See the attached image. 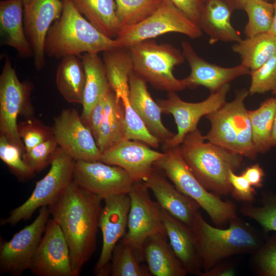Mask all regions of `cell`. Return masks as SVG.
Masks as SVG:
<instances>
[{
  "instance_id": "1",
  "label": "cell",
  "mask_w": 276,
  "mask_h": 276,
  "mask_svg": "<svg viewBox=\"0 0 276 276\" xmlns=\"http://www.w3.org/2000/svg\"><path fill=\"white\" fill-rule=\"evenodd\" d=\"M102 200L73 180L48 206L67 242L73 276L80 275L96 250Z\"/></svg>"
},
{
  "instance_id": "2",
  "label": "cell",
  "mask_w": 276,
  "mask_h": 276,
  "mask_svg": "<svg viewBox=\"0 0 276 276\" xmlns=\"http://www.w3.org/2000/svg\"><path fill=\"white\" fill-rule=\"evenodd\" d=\"M179 147L189 168L204 188L218 195L232 192L229 172L242 166V155L206 141L198 129L188 133Z\"/></svg>"
},
{
  "instance_id": "3",
  "label": "cell",
  "mask_w": 276,
  "mask_h": 276,
  "mask_svg": "<svg viewBox=\"0 0 276 276\" xmlns=\"http://www.w3.org/2000/svg\"><path fill=\"white\" fill-rule=\"evenodd\" d=\"M60 17L51 26L45 43L50 57L97 53L118 48L114 39L107 37L79 11L72 0H62Z\"/></svg>"
},
{
  "instance_id": "4",
  "label": "cell",
  "mask_w": 276,
  "mask_h": 276,
  "mask_svg": "<svg viewBox=\"0 0 276 276\" xmlns=\"http://www.w3.org/2000/svg\"><path fill=\"white\" fill-rule=\"evenodd\" d=\"M191 228L204 272L231 256L256 250L260 242L255 233L237 217L227 228L211 226L198 213Z\"/></svg>"
},
{
  "instance_id": "5",
  "label": "cell",
  "mask_w": 276,
  "mask_h": 276,
  "mask_svg": "<svg viewBox=\"0 0 276 276\" xmlns=\"http://www.w3.org/2000/svg\"><path fill=\"white\" fill-rule=\"evenodd\" d=\"M249 94L248 89H241L233 101L226 102L218 110L206 115L211 128L205 137L228 150L255 159L258 153L253 144L248 110L244 104Z\"/></svg>"
},
{
  "instance_id": "6",
  "label": "cell",
  "mask_w": 276,
  "mask_h": 276,
  "mask_svg": "<svg viewBox=\"0 0 276 276\" xmlns=\"http://www.w3.org/2000/svg\"><path fill=\"white\" fill-rule=\"evenodd\" d=\"M164 152L154 167L162 171L178 191L195 200L215 224L222 226L237 217L236 208L232 202L223 201L198 180L182 156L179 146Z\"/></svg>"
},
{
  "instance_id": "7",
  "label": "cell",
  "mask_w": 276,
  "mask_h": 276,
  "mask_svg": "<svg viewBox=\"0 0 276 276\" xmlns=\"http://www.w3.org/2000/svg\"><path fill=\"white\" fill-rule=\"evenodd\" d=\"M133 71L154 88L168 93L187 88L183 79L173 74L175 66L185 59L181 52L169 43H158L154 39H146L128 48Z\"/></svg>"
},
{
  "instance_id": "8",
  "label": "cell",
  "mask_w": 276,
  "mask_h": 276,
  "mask_svg": "<svg viewBox=\"0 0 276 276\" xmlns=\"http://www.w3.org/2000/svg\"><path fill=\"white\" fill-rule=\"evenodd\" d=\"M75 159L59 147L51 160L47 174L38 181L30 197L12 210L9 215L1 220V225L15 226L21 221L30 219L38 209L53 202L73 180Z\"/></svg>"
},
{
  "instance_id": "9",
  "label": "cell",
  "mask_w": 276,
  "mask_h": 276,
  "mask_svg": "<svg viewBox=\"0 0 276 276\" xmlns=\"http://www.w3.org/2000/svg\"><path fill=\"white\" fill-rule=\"evenodd\" d=\"M33 89L31 82L19 80L11 59L6 55L0 75V132L23 153L26 149L18 133L17 119L19 115L27 119L33 117Z\"/></svg>"
},
{
  "instance_id": "10",
  "label": "cell",
  "mask_w": 276,
  "mask_h": 276,
  "mask_svg": "<svg viewBox=\"0 0 276 276\" xmlns=\"http://www.w3.org/2000/svg\"><path fill=\"white\" fill-rule=\"evenodd\" d=\"M170 32L180 33L193 39L202 34L199 26L170 0H164L154 12L140 23L122 27L114 39L118 48H129L142 41Z\"/></svg>"
},
{
  "instance_id": "11",
  "label": "cell",
  "mask_w": 276,
  "mask_h": 276,
  "mask_svg": "<svg viewBox=\"0 0 276 276\" xmlns=\"http://www.w3.org/2000/svg\"><path fill=\"white\" fill-rule=\"evenodd\" d=\"M128 195L131 203L128 231L121 239L133 248L142 262L146 240L155 235H167L166 232L161 208L156 201L152 200L149 189L143 182H134Z\"/></svg>"
},
{
  "instance_id": "12",
  "label": "cell",
  "mask_w": 276,
  "mask_h": 276,
  "mask_svg": "<svg viewBox=\"0 0 276 276\" xmlns=\"http://www.w3.org/2000/svg\"><path fill=\"white\" fill-rule=\"evenodd\" d=\"M230 88L229 83L227 84L197 103L183 101L176 92L168 93L166 99L158 100L162 112L172 115L177 128V133L163 144L164 150L179 146L188 133L197 129V124L203 116L216 111L226 102Z\"/></svg>"
},
{
  "instance_id": "13",
  "label": "cell",
  "mask_w": 276,
  "mask_h": 276,
  "mask_svg": "<svg viewBox=\"0 0 276 276\" xmlns=\"http://www.w3.org/2000/svg\"><path fill=\"white\" fill-rule=\"evenodd\" d=\"M48 206L40 209L36 219L8 241H0V272L19 276L29 269L49 220Z\"/></svg>"
},
{
  "instance_id": "14",
  "label": "cell",
  "mask_w": 276,
  "mask_h": 276,
  "mask_svg": "<svg viewBox=\"0 0 276 276\" xmlns=\"http://www.w3.org/2000/svg\"><path fill=\"white\" fill-rule=\"evenodd\" d=\"M52 128L58 146L75 160L100 161L102 153L92 132L75 108L62 110Z\"/></svg>"
},
{
  "instance_id": "15",
  "label": "cell",
  "mask_w": 276,
  "mask_h": 276,
  "mask_svg": "<svg viewBox=\"0 0 276 276\" xmlns=\"http://www.w3.org/2000/svg\"><path fill=\"white\" fill-rule=\"evenodd\" d=\"M73 181L83 190L104 200L128 194L134 181L122 168L101 161L75 160Z\"/></svg>"
},
{
  "instance_id": "16",
  "label": "cell",
  "mask_w": 276,
  "mask_h": 276,
  "mask_svg": "<svg viewBox=\"0 0 276 276\" xmlns=\"http://www.w3.org/2000/svg\"><path fill=\"white\" fill-rule=\"evenodd\" d=\"M99 217V228L102 234L101 252L94 268L97 276L110 275V260L113 250L125 236L130 208L128 194L106 198Z\"/></svg>"
},
{
  "instance_id": "17",
  "label": "cell",
  "mask_w": 276,
  "mask_h": 276,
  "mask_svg": "<svg viewBox=\"0 0 276 276\" xmlns=\"http://www.w3.org/2000/svg\"><path fill=\"white\" fill-rule=\"evenodd\" d=\"M29 270L37 276H73L67 242L52 218L47 223Z\"/></svg>"
},
{
  "instance_id": "18",
  "label": "cell",
  "mask_w": 276,
  "mask_h": 276,
  "mask_svg": "<svg viewBox=\"0 0 276 276\" xmlns=\"http://www.w3.org/2000/svg\"><path fill=\"white\" fill-rule=\"evenodd\" d=\"M24 3V24L31 45L34 65L37 71L45 64V43L48 31L61 16L62 0H26Z\"/></svg>"
},
{
  "instance_id": "19",
  "label": "cell",
  "mask_w": 276,
  "mask_h": 276,
  "mask_svg": "<svg viewBox=\"0 0 276 276\" xmlns=\"http://www.w3.org/2000/svg\"><path fill=\"white\" fill-rule=\"evenodd\" d=\"M164 155L145 143L125 139L102 153L100 161L122 168L134 182H145Z\"/></svg>"
},
{
  "instance_id": "20",
  "label": "cell",
  "mask_w": 276,
  "mask_h": 276,
  "mask_svg": "<svg viewBox=\"0 0 276 276\" xmlns=\"http://www.w3.org/2000/svg\"><path fill=\"white\" fill-rule=\"evenodd\" d=\"M182 53L191 69L190 75L183 79L187 88H195L203 86L214 93L235 79L250 75V70L240 64L225 67L205 61L198 56L191 44L181 42Z\"/></svg>"
},
{
  "instance_id": "21",
  "label": "cell",
  "mask_w": 276,
  "mask_h": 276,
  "mask_svg": "<svg viewBox=\"0 0 276 276\" xmlns=\"http://www.w3.org/2000/svg\"><path fill=\"white\" fill-rule=\"evenodd\" d=\"M167 178L162 171L154 167L149 177L143 182L152 191L161 208L191 228L200 206L178 191Z\"/></svg>"
},
{
  "instance_id": "22",
  "label": "cell",
  "mask_w": 276,
  "mask_h": 276,
  "mask_svg": "<svg viewBox=\"0 0 276 276\" xmlns=\"http://www.w3.org/2000/svg\"><path fill=\"white\" fill-rule=\"evenodd\" d=\"M146 83L132 70L129 75V100L149 131L163 144L175 134L163 124L162 109L151 96Z\"/></svg>"
},
{
  "instance_id": "23",
  "label": "cell",
  "mask_w": 276,
  "mask_h": 276,
  "mask_svg": "<svg viewBox=\"0 0 276 276\" xmlns=\"http://www.w3.org/2000/svg\"><path fill=\"white\" fill-rule=\"evenodd\" d=\"M161 212L167 236L176 256L188 273L200 275L202 265L192 228L162 208Z\"/></svg>"
},
{
  "instance_id": "24",
  "label": "cell",
  "mask_w": 276,
  "mask_h": 276,
  "mask_svg": "<svg viewBox=\"0 0 276 276\" xmlns=\"http://www.w3.org/2000/svg\"><path fill=\"white\" fill-rule=\"evenodd\" d=\"M0 32L3 44L14 49L22 58L33 57L24 28L22 1H0Z\"/></svg>"
},
{
  "instance_id": "25",
  "label": "cell",
  "mask_w": 276,
  "mask_h": 276,
  "mask_svg": "<svg viewBox=\"0 0 276 276\" xmlns=\"http://www.w3.org/2000/svg\"><path fill=\"white\" fill-rule=\"evenodd\" d=\"M233 11L224 0H205L198 26L210 37L209 42H238L239 32L232 26L231 15Z\"/></svg>"
},
{
  "instance_id": "26",
  "label": "cell",
  "mask_w": 276,
  "mask_h": 276,
  "mask_svg": "<svg viewBox=\"0 0 276 276\" xmlns=\"http://www.w3.org/2000/svg\"><path fill=\"white\" fill-rule=\"evenodd\" d=\"M167 237L157 234L146 240L143 254L148 268L154 276H185L188 272L167 242Z\"/></svg>"
},
{
  "instance_id": "27",
  "label": "cell",
  "mask_w": 276,
  "mask_h": 276,
  "mask_svg": "<svg viewBox=\"0 0 276 276\" xmlns=\"http://www.w3.org/2000/svg\"><path fill=\"white\" fill-rule=\"evenodd\" d=\"M78 56L83 62L86 76L81 117L87 124L93 108L111 88L103 59L98 54L87 53Z\"/></svg>"
},
{
  "instance_id": "28",
  "label": "cell",
  "mask_w": 276,
  "mask_h": 276,
  "mask_svg": "<svg viewBox=\"0 0 276 276\" xmlns=\"http://www.w3.org/2000/svg\"><path fill=\"white\" fill-rule=\"evenodd\" d=\"M104 115L96 140L103 153L126 139V126L122 102L110 88L104 97Z\"/></svg>"
},
{
  "instance_id": "29",
  "label": "cell",
  "mask_w": 276,
  "mask_h": 276,
  "mask_svg": "<svg viewBox=\"0 0 276 276\" xmlns=\"http://www.w3.org/2000/svg\"><path fill=\"white\" fill-rule=\"evenodd\" d=\"M85 79L84 65L79 56L68 55L62 58L57 70L56 83L67 102L82 104Z\"/></svg>"
},
{
  "instance_id": "30",
  "label": "cell",
  "mask_w": 276,
  "mask_h": 276,
  "mask_svg": "<svg viewBox=\"0 0 276 276\" xmlns=\"http://www.w3.org/2000/svg\"><path fill=\"white\" fill-rule=\"evenodd\" d=\"M79 11L102 33L112 39L122 27L117 14L115 0H72Z\"/></svg>"
},
{
  "instance_id": "31",
  "label": "cell",
  "mask_w": 276,
  "mask_h": 276,
  "mask_svg": "<svg viewBox=\"0 0 276 276\" xmlns=\"http://www.w3.org/2000/svg\"><path fill=\"white\" fill-rule=\"evenodd\" d=\"M232 49L240 56L241 64L254 71L276 56V36L264 33L246 37L235 43Z\"/></svg>"
},
{
  "instance_id": "32",
  "label": "cell",
  "mask_w": 276,
  "mask_h": 276,
  "mask_svg": "<svg viewBox=\"0 0 276 276\" xmlns=\"http://www.w3.org/2000/svg\"><path fill=\"white\" fill-rule=\"evenodd\" d=\"M275 110L274 98L265 100L256 109L248 110L252 142L258 153H265L272 147V133Z\"/></svg>"
},
{
  "instance_id": "33",
  "label": "cell",
  "mask_w": 276,
  "mask_h": 276,
  "mask_svg": "<svg viewBox=\"0 0 276 276\" xmlns=\"http://www.w3.org/2000/svg\"><path fill=\"white\" fill-rule=\"evenodd\" d=\"M103 61L111 89L117 97L129 91V75L132 61L128 48H116L103 52Z\"/></svg>"
},
{
  "instance_id": "34",
  "label": "cell",
  "mask_w": 276,
  "mask_h": 276,
  "mask_svg": "<svg viewBox=\"0 0 276 276\" xmlns=\"http://www.w3.org/2000/svg\"><path fill=\"white\" fill-rule=\"evenodd\" d=\"M111 276H151L147 266L141 264L133 248L121 239L110 260Z\"/></svg>"
},
{
  "instance_id": "35",
  "label": "cell",
  "mask_w": 276,
  "mask_h": 276,
  "mask_svg": "<svg viewBox=\"0 0 276 276\" xmlns=\"http://www.w3.org/2000/svg\"><path fill=\"white\" fill-rule=\"evenodd\" d=\"M243 10L248 17L244 29L246 37L269 32L274 15L273 3L266 0H247Z\"/></svg>"
},
{
  "instance_id": "36",
  "label": "cell",
  "mask_w": 276,
  "mask_h": 276,
  "mask_svg": "<svg viewBox=\"0 0 276 276\" xmlns=\"http://www.w3.org/2000/svg\"><path fill=\"white\" fill-rule=\"evenodd\" d=\"M164 0H115L117 14L122 27L137 24L149 17Z\"/></svg>"
},
{
  "instance_id": "37",
  "label": "cell",
  "mask_w": 276,
  "mask_h": 276,
  "mask_svg": "<svg viewBox=\"0 0 276 276\" xmlns=\"http://www.w3.org/2000/svg\"><path fill=\"white\" fill-rule=\"evenodd\" d=\"M261 206L246 203L241 208L242 214L258 222L265 232H276V195H265Z\"/></svg>"
},
{
  "instance_id": "38",
  "label": "cell",
  "mask_w": 276,
  "mask_h": 276,
  "mask_svg": "<svg viewBox=\"0 0 276 276\" xmlns=\"http://www.w3.org/2000/svg\"><path fill=\"white\" fill-rule=\"evenodd\" d=\"M23 152L3 134L0 136V158L11 172L21 180L31 178L35 174L24 162Z\"/></svg>"
},
{
  "instance_id": "39",
  "label": "cell",
  "mask_w": 276,
  "mask_h": 276,
  "mask_svg": "<svg viewBox=\"0 0 276 276\" xmlns=\"http://www.w3.org/2000/svg\"><path fill=\"white\" fill-rule=\"evenodd\" d=\"M17 131L24 144L26 151L54 137L52 127L45 125L33 117L19 123Z\"/></svg>"
},
{
  "instance_id": "40",
  "label": "cell",
  "mask_w": 276,
  "mask_h": 276,
  "mask_svg": "<svg viewBox=\"0 0 276 276\" xmlns=\"http://www.w3.org/2000/svg\"><path fill=\"white\" fill-rule=\"evenodd\" d=\"M251 83L249 94H264L276 89V56L259 68L250 71Z\"/></svg>"
},
{
  "instance_id": "41",
  "label": "cell",
  "mask_w": 276,
  "mask_h": 276,
  "mask_svg": "<svg viewBox=\"0 0 276 276\" xmlns=\"http://www.w3.org/2000/svg\"><path fill=\"white\" fill-rule=\"evenodd\" d=\"M59 146L54 137L39 144L22 155L25 164L34 173L50 164Z\"/></svg>"
},
{
  "instance_id": "42",
  "label": "cell",
  "mask_w": 276,
  "mask_h": 276,
  "mask_svg": "<svg viewBox=\"0 0 276 276\" xmlns=\"http://www.w3.org/2000/svg\"><path fill=\"white\" fill-rule=\"evenodd\" d=\"M254 261L260 275L276 276V234L256 250Z\"/></svg>"
},
{
  "instance_id": "43",
  "label": "cell",
  "mask_w": 276,
  "mask_h": 276,
  "mask_svg": "<svg viewBox=\"0 0 276 276\" xmlns=\"http://www.w3.org/2000/svg\"><path fill=\"white\" fill-rule=\"evenodd\" d=\"M229 181L232 187L231 193L234 198L246 203H251L254 201L256 191L242 174L238 175L231 171L229 172Z\"/></svg>"
},
{
  "instance_id": "44",
  "label": "cell",
  "mask_w": 276,
  "mask_h": 276,
  "mask_svg": "<svg viewBox=\"0 0 276 276\" xmlns=\"http://www.w3.org/2000/svg\"><path fill=\"white\" fill-rule=\"evenodd\" d=\"M190 20L198 25L205 0H170Z\"/></svg>"
},
{
  "instance_id": "45",
  "label": "cell",
  "mask_w": 276,
  "mask_h": 276,
  "mask_svg": "<svg viewBox=\"0 0 276 276\" xmlns=\"http://www.w3.org/2000/svg\"><path fill=\"white\" fill-rule=\"evenodd\" d=\"M104 97L94 107L90 112L87 123V126L90 128L92 132L95 140H97L98 136L100 126L104 115Z\"/></svg>"
},
{
  "instance_id": "46",
  "label": "cell",
  "mask_w": 276,
  "mask_h": 276,
  "mask_svg": "<svg viewBox=\"0 0 276 276\" xmlns=\"http://www.w3.org/2000/svg\"><path fill=\"white\" fill-rule=\"evenodd\" d=\"M242 175L253 187L260 188L263 185L264 172L259 164H255L246 168Z\"/></svg>"
},
{
  "instance_id": "47",
  "label": "cell",
  "mask_w": 276,
  "mask_h": 276,
  "mask_svg": "<svg viewBox=\"0 0 276 276\" xmlns=\"http://www.w3.org/2000/svg\"><path fill=\"white\" fill-rule=\"evenodd\" d=\"M235 271L229 266H214L209 270L202 272L203 276H231L234 275Z\"/></svg>"
},
{
  "instance_id": "48",
  "label": "cell",
  "mask_w": 276,
  "mask_h": 276,
  "mask_svg": "<svg viewBox=\"0 0 276 276\" xmlns=\"http://www.w3.org/2000/svg\"><path fill=\"white\" fill-rule=\"evenodd\" d=\"M233 11L243 10L247 0H224Z\"/></svg>"
},
{
  "instance_id": "49",
  "label": "cell",
  "mask_w": 276,
  "mask_h": 276,
  "mask_svg": "<svg viewBox=\"0 0 276 276\" xmlns=\"http://www.w3.org/2000/svg\"><path fill=\"white\" fill-rule=\"evenodd\" d=\"M274 15L271 28L268 33L276 36V0L273 2Z\"/></svg>"
},
{
  "instance_id": "50",
  "label": "cell",
  "mask_w": 276,
  "mask_h": 276,
  "mask_svg": "<svg viewBox=\"0 0 276 276\" xmlns=\"http://www.w3.org/2000/svg\"><path fill=\"white\" fill-rule=\"evenodd\" d=\"M273 94L276 95V90L273 93ZM275 105H276V97L275 98ZM272 147H276V110L274 116V120L273 124V127L272 133Z\"/></svg>"
},
{
  "instance_id": "51",
  "label": "cell",
  "mask_w": 276,
  "mask_h": 276,
  "mask_svg": "<svg viewBox=\"0 0 276 276\" xmlns=\"http://www.w3.org/2000/svg\"><path fill=\"white\" fill-rule=\"evenodd\" d=\"M266 1H268V2H273L275 0H266Z\"/></svg>"
},
{
  "instance_id": "52",
  "label": "cell",
  "mask_w": 276,
  "mask_h": 276,
  "mask_svg": "<svg viewBox=\"0 0 276 276\" xmlns=\"http://www.w3.org/2000/svg\"><path fill=\"white\" fill-rule=\"evenodd\" d=\"M21 1H22L23 2H24V1H26V0H21Z\"/></svg>"
},
{
  "instance_id": "53",
  "label": "cell",
  "mask_w": 276,
  "mask_h": 276,
  "mask_svg": "<svg viewBox=\"0 0 276 276\" xmlns=\"http://www.w3.org/2000/svg\"><path fill=\"white\" fill-rule=\"evenodd\" d=\"M276 90V89H275Z\"/></svg>"
}]
</instances>
